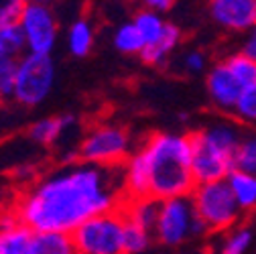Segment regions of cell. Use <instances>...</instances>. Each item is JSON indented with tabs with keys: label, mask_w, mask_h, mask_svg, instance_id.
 I'll use <instances>...</instances> for the list:
<instances>
[{
	"label": "cell",
	"mask_w": 256,
	"mask_h": 254,
	"mask_svg": "<svg viewBox=\"0 0 256 254\" xmlns=\"http://www.w3.org/2000/svg\"><path fill=\"white\" fill-rule=\"evenodd\" d=\"M122 167L72 163L28 187L12 208L33 232L74 234L90 218L124 204Z\"/></svg>",
	"instance_id": "cell-1"
},
{
	"label": "cell",
	"mask_w": 256,
	"mask_h": 254,
	"mask_svg": "<svg viewBox=\"0 0 256 254\" xmlns=\"http://www.w3.org/2000/svg\"><path fill=\"white\" fill-rule=\"evenodd\" d=\"M148 173V196L165 202L189 198L198 187L191 158V136L154 132L138 148Z\"/></svg>",
	"instance_id": "cell-2"
},
{
	"label": "cell",
	"mask_w": 256,
	"mask_h": 254,
	"mask_svg": "<svg viewBox=\"0 0 256 254\" xmlns=\"http://www.w3.org/2000/svg\"><path fill=\"white\" fill-rule=\"evenodd\" d=\"M191 136L196 183H212L228 179L234 171V156L242 142L244 130L238 120H218Z\"/></svg>",
	"instance_id": "cell-3"
},
{
	"label": "cell",
	"mask_w": 256,
	"mask_h": 254,
	"mask_svg": "<svg viewBox=\"0 0 256 254\" xmlns=\"http://www.w3.org/2000/svg\"><path fill=\"white\" fill-rule=\"evenodd\" d=\"M191 202H194L198 216L208 224L212 234L230 232L240 224V218L244 216L226 179L198 185L191 194Z\"/></svg>",
	"instance_id": "cell-4"
},
{
	"label": "cell",
	"mask_w": 256,
	"mask_h": 254,
	"mask_svg": "<svg viewBox=\"0 0 256 254\" xmlns=\"http://www.w3.org/2000/svg\"><path fill=\"white\" fill-rule=\"evenodd\" d=\"M126 216L122 206L90 218L72 234L78 254H124Z\"/></svg>",
	"instance_id": "cell-5"
},
{
	"label": "cell",
	"mask_w": 256,
	"mask_h": 254,
	"mask_svg": "<svg viewBox=\"0 0 256 254\" xmlns=\"http://www.w3.org/2000/svg\"><path fill=\"white\" fill-rule=\"evenodd\" d=\"M130 154V136L116 124H100L92 128L76 150L80 163L98 167H122Z\"/></svg>",
	"instance_id": "cell-6"
},
{
	"label": "cell",
	"mask_w": 256,
	"mask_h": 254,
	"mask_svg": "<svg viewBox=\"0 0 256 254\" xmlns=\"http://www.w3.org/2000/svg\"><path fill=\"white\" fill-rule=\"evenodd\" d=\"M53 84H55V63L51 55L24 53L18 59L14 102L24 108L39 106L49 98Z\"/></svg>",
	"instance_id": "cell-7"
},
{
	"label": "cell",
	"mask_w": 256,
	"mask_h": 254,
	"mask_svg": "<svg viewBox=\"0 0 256 254\" xmlns=\"http://www.w3.org/2000/svg\"><path fill=\"white\" fill-rule=\"evenodd\" d=\"M198 220L196 206L189 198H173L161 202L156 226L152 230L154 240L169 248H177L194 238V226Z\"/></svg>",
	"instance_id": "cell-8"
},
{
	"label": "cell",
	"mask_w": 256,
	"mask_h": 254,
	"mask_svg": "<svg viewBox=\"0 0 256 254\" xmlns=\"http://www.w3.org/2000/svg\"><path fill=\"white\" fill-rule=\"evenodd\" d=\"M22 37L26 43V53L51 55L57 43V18L47 4H26L18 20Z\"/></svg>",
	"instance_id": "cell-9"
},
{
	"label": "cell",
	"mask_w": 256,
	"mask_h": 254,
	"mask_svg": "<svg viewBox=\"0 0 256 254\" xmlns=\"http://www.w3.org/2000/svg\"><path fill=\"white\" fill-rule=\"evenodd\" d=\"M206 90H208V98H210V102L216 110H220L222 114H232L234 116L236 104L242 96L244 88L234 78V74L228 70L224 59L214 63V66L210 68L208 78H206Z\"/></svg>",
	"instance_id": "cell-10"
},
{
	"label": "cell",
	"mask_w": 256,
	"mask_h": 254,
	"mask_svg": "<svg viewBox=\"0 0 256 254\" xmlns=\"http://www.w3.org/2000/svg\"><path fill=\"white\" fill-rule=\"evenodd\" d=\"M210 16L224 30L248 33L256 26V0H210Z\"/></svg>",
	"instance_id": "cell-11"
},
{
	"label": "cell",
	"mask_w": 256,
	"mask_h": 254,
	"mask_svg": "<svg viewBox=\"0 0 256 254\" xmlns=\"http://www.w3.org/2000/svg\"><path fill=\"white\" fill-rule=\"evenodd\" d=\"M72 124H74V116H68V114L41 118V120H37L35 124L28 126L26 136L33 140V142H37V144L51 146V144H55V142L61 138V134L66 132Z\"/></svg>",
	"instance_id": "cell-12"
},
{
	"label": "cell",
	"mask_w": 256,
	"mask_h": 254,
	"mask_svg": "<svg viewBox=\"0 0 256 254\" xmlns=\"http://www.w3.org/2000/svg\"><path fill=\"white\" fill-rule=\"evenodd\" d=\"M181 41V28L173 22L167 24L165 33L161 35V39H158L156 43L152 45H146L144 51L140 53V59L146 63V66H154V68H161L165 66V61L169 59V55L177 49Z\"/></svg>",
	"instance_id": "cell-13"
},
{
	"label": "cell",
	"mask_w": 256,
	"mask_h": 254,
	"mask_svg": "<svg viewBox=\"0 0 256 254\" xmlns=\"http://www.w3.org/2000/svg\"><path fill=\"white\" fill-rule=\"evenodd\" d=\"M122 212H124L126 220H130V222H134V224L152 232L154 226H156V220H158V212H161V202L154 200V198L124 200Z\"/></svg>",
	"instance_id": "cell-14"
},
{
	"label": "cell",
	"mask_w": 256,
	"mask_h": 254,
	"mask_svg": "<svg viewBox=\"0 0 256 254\" xmlns=\"http://www.w3.org/2000/svg\"><path fill=\"white\" fill-rule=\"evenodd\" d=\"M26 254H78L72 234L35 232Z\"/></svg>",
	"instance_id": "cell-15"
},
{
	"label": "cell",
	"mask_w": 256,
	"mask_h": 254,
	"mask_svg": "<svg viewBox=\"0 0 256 254\" xmlns=\"http://www.w3.org/2000/svg\"><path fill=\"white\" fill-rule=\"evenodd\" d=\"M226 181L232 189L234 200L238 208L242 210V214L254 212L256 210V177L242 173V171H232Z\"/></svg>",
	"instance_id": "cell-16"
},
{
	"label": "cell",
	"mask_w": 256,
	"mask_h": 254,
	"mask_svg": "<svg viewBox=\"0 0 256 254\" xmlns=\"http://www.w3.org/2000/svg\"><path fill=\"white\" fill-rule=\"evenodd\" d=\"M94 41H96L94 26L86 16H80L78 20L72 22L70 33H68V47H70V53L74 57L90 55V51L94 47Z\"/></svg>",
	"instance_id": "cell-17"
},
{
	"label": "cell",
	"mask_w": 256,
	"mask_h": 254,
	"mask_svg": "<svg viewBox=\"0 0 256 254\" xmlns=\"http://www.w3.org/2000/svg\"><path fill=\"white\" fill-rule=\"evenodd\" d=\"M35 232L24 224L0 228V254H26Z\"/></svg>",
	"instance_id": "cell-18"
},
{
	"label": "cell",
	"mask_w": 256,
	"mask_h": 254,
	"mask_svg": "<svg viewBox=\"0 0 256 254\" xmlns=\"http://www.w3.org/2000/svg\"><path fill=\"white\" fill-rule=\"evenodd\" d=\"M132 22H134V26L138 28V33L142 35L144 45H152V43H156L158 39H161V35L165 33L167 24H169L161 14H158V12L148 10V8L138 10V12L134 14Z\"/></svg>",
	"instance_id": "cell-19"
},
{
	"label": "cell",
	"mask_w": 256,
	"mask_h": 254,
	"mask_svg": "<svg viewBox=\"0 0 256 254\" xmlns=\"http://www.w3.org/2000/svg\"><path fill=\"white\" fill-rule=\"evenodd\" d=\"M112 43L116 47V51L124 53V55H138L144 51V39L142 35L138 33V28L134 26V22H124L120 24L116 30H114V37H112Z\"/></svg>",
	"instance_id": "cell-20"
},
{
	"label": "cell",
	"mask_w": 256,
	"mask_h": 254,
	"mask_svg": "<svg viewBox=\"0 0 256 254\" xmlns=\"http://www.w3.org/2000/svg\"><path fill=\"white\" fill-rule=\"evenodd\" d=\"M254 242V234L246 224H238L230 232L224 234L222 244L216 254H248Z\"/></svg>",
	"instance_id": "cell-21"
},
{
	"label": "cell",
	"mask_w": 256,
	"mask_h": 254,
	"mask_svg": "<svg viewBox=\"0 0 256 254\" xmlns=\"http://www.w3.org/2000/svg\"><path fill=\"white\" fill-rule=\"evenodd\" d=\"M224 63L228 66V70L234 74V78L240 82V86L246 90L250 86H256V61L244 55L242 51L232 53L224 59Z\"/></svg>",
	"instance_id": "cell-22"
},
{
	"label": "cell",
	"mask_w": 256,
	"mask_h": 254,
	"mask_svg": "<svg viewBox=\"0 0 256 254\" xmlns=\"http://www.w3.org/2000/svg\"><path fill=\"white\" fill-rule=\"evenodd\" d=\"M26 51V43L18 24L0 26V59H20Z\"/></svg>",
	"instance_id": "cell-23"
},
{
	"label": "cell",
	"mask_w": 256,
	"mask_h": 254,
	"mask_svg": "<svg viewBox=\"0 0 256 254\" xmlns=\"http://www.w3.org/2000/svg\"><path fill=\"white\" fill-rule=\"evenodd\" d=\"M234 171H242L256 177V132H244L234 156Z\"/></svg>",
	"instance_id": "cell-24"
},
{
	"label": "cell",
	"mask_w": 256,
	"mask_h": 254,
	"mask_svg": "<svg viewBox=\"0 0 256 254\" xmlns=\"http://www.w3.org/2000/svg\"><path fill=\"white\" fill-rule=\"evenodd\" d=\"M154 234L134 222L126 220V228H124V254H140L144 252L150 242H152Z\"/></svg>",
	"instance_id": "cell-25"
},
{
	"label": "cell",
	"mask_w": 256,
	"mask_h": 254,
	"mask_svg": "<svg viewBox=\"0 0 256 254\" xmlns=\"http://www.w3.org/2000/svg\"><path fill=\"white\" fill-rule=\"evenodd\" d=\"M18 59H0V102L14 100Z\"/></svg>",
	"instance_id": "cell-26"
},
{
	"label": "cell",
	"mask_w": 256,
	"mask_h": 254,
	"mask_svg": "<svg viewBox=\"0 0 256 254\" xmlns=\"http://www.w3.org/2000/svg\"><path fill=\"white\" fill-rule=\"evenodd\" d=\"M234 118L240 124H256V86H250L242 92L234 110Z\"/></svg>",
	"instance_id": "cell-27"
},
{
	"label": "cell",
	"mask_w": 256,
	"mask_h": 254,
	"mask_svg": "<svg viewBox=\"0 0 256 254\" xmlns=\"http://www.w3.org/2000/svg\"><path fill=\"white\" fill-rule=\"evenodd\" d=\"M24 6L22 0H0V26L18 24Z\"/></svg>",
	"instance_id": "cell-28"
},
{
	"label": "cell",
	"mask_w": 256,
	"mask_h": 254,
	"mask_svg": "<svg viewBox=\"0 0 256 254\" xmlns=\"http://www.w3.org/2000/svg\"><path fill=\"white\" fill-rule=\"evenodd\" d=\"M183 70L187 72V74H202V72H206V68H208V57H206V53L204 51H187L185 55H183Z\"/></svg>",
	"instance_id": "cell-29"
},
{
	"label": "cell",
	"mask_w": 256,
	"mask_h": 254,
	"mask_svg": "<svg viewBox=\"0 0 256 254\" xmlns=\"http://www.w3.org/2000/svg\"><path fill=\"white\" fill-rule=\"evenodd\" d=\"M244 55H248L250 59L256 61V26L252 30H248L244 41H242V49H240Z\"/></svg>",
	"instance_id": "cell-30"
},
{
	"label": "cell",
	"mask_w": 256,
	"mask_h": 254,
	"mask_svg": "<svg viewBox=\"0 0 256 254\" xmlns=\"http://www.w3.org/2000/svg\"><path fill=\"white\" fill-rule=\"evenodd\" d=\"M142 4H144V8H148V10H154V12H158V14H163V12H167V10L173 8L175 0H142Z\"/></svg>",
	"instance_id": "cell-31"
},
{
	"label": "cell",
	"mask_w": 256,
	"mask_h": 254,
	"mask_svg": "<svg viewBox=\"0 0 256 254\" xmlns=\"http://www.w3.org/2000/svg\"><path fill=\"white\" fill-rule=\"evenodd\" d=\"M24 4H47L51 6V2H55V0H22Z\"/></svg>",
	"instance_id": "cell-32"
}]
</instances>
